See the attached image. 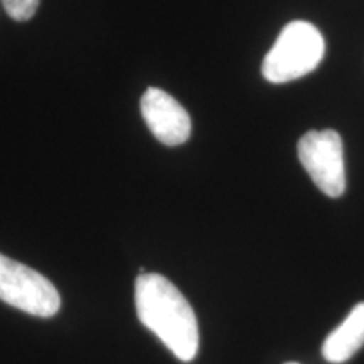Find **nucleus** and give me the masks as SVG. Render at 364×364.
<instances>
[{
  "instance_id": "1",
  "label": "nucleus",
  "mask_w": 364,
  "mask_h": 364,
  "mask_svg": "<svg viewBox=\"0 0 364 364\" xmlns=\"http://www.w3.org/2000/svg\"><path fill=\"white\" fill-rule=\"evenodd\" d=\"M135 307L140 322L179 361L189 363L198 356V318L188 299L171 280L159 273H140L135 282Z\"/></svg>"
},
{
  "instance_id": "2",
  "label": "nucleus",
  "mask_w": 364,
  "mask_h": 364,
  "mask_svg": "<svg viewBox=\"0 0 364 364\" xmlns=\"http://www.w3.org/2000/svg\"><path fill=\"white\" fill-rule=\"evenodd\" d=\"M324 53L326 43L321 31L311 22L294 21L282 29L263 59L262 73L270 83H289L316 70Z\"/></svg>"
},
{
  "instance_id": "3",
  "label": "nucleus",
  "mask_w": 364,
  "mask_h": 364,
  "mask_svg": "<svg viewBox=\"0 0 364 364\" xmlns=\"http://www.w3.org/2000/svg\"><path fill=\"white\" fill-rule=\"evenodd\" d=\"M0 300L36 317H53L61 297L53 282L0 253Z\"/></svg>"
},
{
  "instance_id": "4",
  "label": "nucleus",
  "mask_w": 364,
  "mask_h": 364,
  "mask_svg": "<svg viewBox=\"0 0 364 364\" xmlns=\"http://www.w3.org/2000/svg\"><path fill=\"white\" fill-rule=\"evenodd\" d=\"M299 161L314 184L329 198H339L346 191L344 149L336 130H311L297 145Z\"/></svg>"
},
{
  "instance_id": "5",
  "label": "nucleus",
  "mask_w": 364,
  "mask_h": 364,
  "mask_svg": "<svg viewBox=\"0 0 364 364\" xmlns=\"http://www.w3.org/2000/svg\"><path fill=\"white\" fill-rule=\"evenodd\" d=\"M140 110L149 130L159 142L176 147L188 142L191 118L174 97L161 88H149L140 100Z\"/></svg>"
},
{
  "instance_id": "6",
  "label": "nucleus",
  "mask_w": 364,
  "mask_h": 364,
  "mask_svg": "<svg viewBox=\"0 0 364 364\" xmlns=\"http://www.w3.org/2000/svg\"><path fill=\"white\" fill-rule=\"evenodd\" d=\"M364 346V302L358 304L343 324L327 336L322 354L332 364L346 363Z\"/></svg>"
},
{
  "instance_id": "7",
  "label": "nucleus",
  "mask_w": 364,
  "mask_h": 364,
  "mask_svg": "<svg viewBox=\"0 0 364 364\" xmlns=\"http://www.w3.org/2000/svg\"><path fill=\"white\" fill-rule=\"evenodd\" d=\"M7 16L17 22H26L33 19L38 12L39 0H2Z\"/></svg>"
},
{
  "instance_id": "8",
  "label": "nucleus",
  "mask_w": 364,
  "mask_h": 364,
  "mask_svg": "<svg viewBox=\"0 0 364 364\" xmlns=\"http://www.w3.org/2000/svg\"><path fill=\"white\" fill-rule=\"evenodd\" d=\"M287 364H297V363H287Z\"/></svg>"
}]
</instances>
